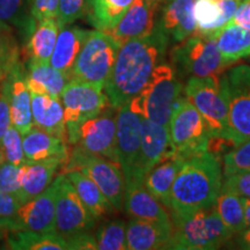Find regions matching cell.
Returning <instances> with one entry per match:
<instances>
[{"instance_id":"1","label":"cell","mask_w":250,"mask_h":250,"mask_svg":"<svg viewBox=\"0 0 250 250\" xmlns=\"http://www.w3.org/2000/svg\"><path fill=\"white\" fill-rule=\"evenodd\" d=\"M169 43L155 26L148 35L132 39L120 46L103 86L111 108L117 110L145 87L154 68L165 62Z\"/></svg>"},{"instance_id":"2","label":"cell","mask_w":250,"mask_h":250,"mask_svg":"<svg viewBox=\"0 0 250 250\" xmlns=\"http://www.w3.org/2000/svg\"><path fill=\"white\" fill-rule=\"evenodd\" d=\"M223 167L218 156L206 151L188 158L170 191L173 214H186L211 208L223 188Z\"/></svg>"},{"instance_id":"3","label":"cell","mask_w":250,"mask_h":250,"mask_svg":"<svg viewBox=\"0 0 250 250\" xmlns=\"http://www.w3.org/2000/svg\"><path fill=\"white\" fill-rule=\"evenodd\" d=\"M170 219L173 232L166 249L214 250L234 237L221 221L214 205L191 213H171Z\"/></svg>"},{"instance_id":"4","label":"cell","mask_w":250,"mask_h":250,"mask_svg":"<svg viewBox=\"0 0 250 250\" xmlns=\"http://www.w3.org/2000/svg\"><path fill=\"white\" fill-rule=\"evenodd\" d=\"M182 90V81L173 65L162 62L154 68L145 87L126 104L142 117L168 127Z\"/></svg>"},{"instance_id":"5","label":"cell","mask_w":250,"mask_h":250,"mask_svg":"<svg viewBox=\"0 0 250 250\" xmlns=\"http://www.w3.org/2000/svg\"><path fill=\"white\" fill-rule=\"evenodd\" d=\"M170 64L181 79L220 78L232 65L220 55L214 39L197 33L170 50Z\"/></svg>"},{"instance_id":"6","label":"cell","mask_w":250,"mask_h":250,"mask_svg":"<svg viewBox=\"0 0 250 250\" xmlns=\"http://www.w3.org/2000/svg\"><path fill=\"white\" fill-rule=\"evenodd\" d=\"M220 78H189L183 92L204 118L211 136L229 140L228 103Z\"/></svg>"},{"instance_id":"7","label":"cell","mask_w":250,"mask_h":250,"mask_svg":"<svg viewBox=\"0 0 250 250\" xmlns=\"http://www.w3.org/2000/svg\"><path fill=\"white\" fill-rule=\"evenodd\" d=\"M168 131L176 155L188 159L208 151L210 130L199 111L184 96H180L175 103Z\"/></svg>"},{"instance_id":"8","label":"cell","mask_w":250,"mask_h":250,"mask_svg":"<svg viewBox=\"0 0 250 250\" xmlns=\"http://www.w3.org/2000/svg\"><path fill=\"white\" fill-rule=\"evenodd\" d=\"M118 49L120 45L107 31H89L72 67L71 80L103 87L114 66Z\"/></svg>"},{"instance_id":"9","label":"cell","mask_w":250,"mask_h":250,"mask_svg":"<svg viewBox=\"0 0 250 250\" xmlns=\"http://www.w3.org/2000/svg\"><path fill=\"white\" fill-rule=\"evenodd\" d=\"M220 81L228 103L229 140L236 146L250 139V66L227 68Z\"/></svg>"},{"instance_id":"10","label":"cell","mask_w":250,"mask_h":250,"mask_svg":"<svg viewBox=\"0 0 250 250\" xmlns=\"http://www.w3.org/2000/svg\"><path fill=\"white\" fill-rule=\"evenodd\" d=\"M64 171L78 170L100 188L116 211L123 208L125 179L118 162L98 155H90L73 148L68 153Z\"/></svg>"},{"instance_id":"11","label":"cell","mask_w":250,"mask_h":250,"mask_svg":"<svg viewBox=\"0 0 250 250\" xmlns=\"http://www.w3.org/2000/svg\"><path fill=\"white\" fill-rule=\"evenodd\" d=\"M116 109L108 105L98 116L83 122L67 134V144L78 151L118 162Z\"/></svg>"},{"instance_id":"12","label":"cell","mask_w":250,"mask_h":250,"mask_svg":"<svg viewBox=\"0 0 250 250\" xmlns=\"http://www.w3.org/2000/svg\"><path fill=\"white\" fill-rule=\"evenodd\" d=\"M55 196V230L64 239L77 234L92 232L96 220L81 202L74 187L65 174L54 180Z\"/></svg>"},{"instance_id":"13","label":"cell","mask_w":250,"mask_h":250,"mask_svg":"<svg viewBox=\"0 0 250 250\" xmlns=\"http://www.w3.org/2000/svg\"><path fill=\"white\" fill-rule=\"evenodd\" d=\"M67 134L83 122L98 116L108 107V99L103 87L79 80H70L61 94Z\"/></svg>"},{"instance_id":"14","label":"cell","mask_w":250,"mask_h":250,"mask_svg":"<svg viewBox=\"0 0 250 250\" xmlns=\"http://www.w3.org/2000/svg\"><path fill=\"white\" fill-rule=\"evenodd\" d=\"M55 196L56 188L52 181L44 191L21 205L13 215L0 220V229L56 232Z\"/></svg>"},{"instance_id":"15","label":"cell","mask_w":250,"mask_h":250,"mask_svg":"<svg viewBox=\"0 0 250 250\" xmlns=\"http://www.w3.org/2000/svg\"><path fill=\"white\" fill-rule=\"evenodd\" d=\"M174 154L175 148L171 144L168 127L143 117L139 159L132 177L127 182L131 181L144 182L146 175L156 165L171 158Z\"/></svg>"},{"instance_id":"16","label":"cell","mask_w":250,"mask_h":250,"mask_svg":"<svg viewBox=\"0 0 250 250\" xmlns=\"http://www.w3.org/2000/svg\"><path fill=\"white\" fill-rule=\"evenodd\" d=\"M117 158L125 182L131 180L136 169L142 144V116L127 104L116 110Z\"/></svg>"},{"instance_id":"17","label":"cell","mask_w":250,"mask_h":250,"mask_svg":"<svg viewBox=\"0 0 250 250\" xmlns=\"http://www.w3.org/2000/svg\"><path fill=\"white\" fill-rule=\"evenodd\" d=\"M162 0H134L125 14L107 33L118 45L127 41L148 35L156 26Z\"/></svg>"},{"instance_id":"18","label":"cell","mask_w":250,"mask_h":250,"mask_svg":"<svg viewBox=\"0 0 250 250\" xmlns=\"http://www.w3.org/2000/svg\"><path fill=\"white\" fill-rule=\"evenodd\" d=\"M195 0H166L156 28L167 36L169 42L179 43L196 33L193 17Z\"/></svg>"},{"instance_id":"19","label":"cell","mask_w":250,"mask_h":250,"mask_svg":"<svg viewBox=\"0 0 250 250\" xmlns=\"http://www.w3.org/2000/svg\"><path fill=\"white\" fill-rule=\"evenodd\" d=\"M242 0H195L196 33L213 37L233 20Z\"/></svg>"},{"instance_id":"20","label":"cell","mask_w":250,"mask_h":250,"mask_svg":"<svg viewBox=\"0 0 250 250\" xmlns=\"http://www.w3.org/2000/svg\"><path fill=\"white\" fill-rule=\"evenodd\" d=\"M123 208L132 219L171 223L170 215L162 203L146 189L144 182L139 181L125 183Z\"/></svg>"},{"instance_id":"21","label":"cell","mask_w":250,"mask_h":250,"mask_svg":"<svg viewBox=\"0 0 250 250\" xmlns=\"http://www.w3.org/2000/svg\"><path fill=\"white\" fill-rule=\"evenodd\" d=\"M173 224L131 219L126 224V246L129 250L166 249Z\"/></svg>"},{"instance_id":"22","label":"cell","mask_w":250,"mask_h":250,"mask_svg":"<svg viewBox=\"0 0 250 250\" xmlns=\"http://www.w3.org/2000/svg\"><path fill=\"white\" fill-rule=\"evenodd\" d=\"M8 85L11 121L21 133L28 132L33 124L31 115V93L24 79L23 65L18 67L6 78Z\"/></svg>"},{"instance_id":"23","label":"cell","mask_w":250,"mask_h":250,"mask_svg":"<svg viewBox=\"0 0 250 250\" xmlns=\"http://www.w3.org/2000/svg\"><path fill=\"white\" fill-rule=\"evenodd\" d=\"M31 115L34 126L67 142L64 108L61 99L31 93Z\"/></svg>"},{"instance_id":"24","label":"cell","mask_w":250,"mask_h":250,"mask_svg":"<svg viewBox=\"0 0 250 250\" xmlns=\"http://www.w3.org/2000/svg\"><path fill=\"white\" fill-rule=\"evenodd\" d=\"M23 152L28 162H36L48 159H62L66 162L68 144L59 137L50 134L33 126L22 136Z\"/></svg>"},{"instance_id":"25","label":"cell","mask_w":250,"mask_h":250,"mask_svg":"<svg viewBox=\"0 0 250 250\" xmlns=\"http://www.w3.org/2000/svg\"><path fill=\"white\" fill-rule=\"evenodd\" d=\"M88 30L78 26H66L62 28L59 30L49 64L70 77L72 67L88 36Z\"/></svg>"},{"instance_id":"26","label":"cell","mask_w":250,"mask_h":250,"mask_svg":"<svg viewBox=\"0 0 250 250\" xmlns=\"http://www.w3.org/2000/svg\"><path fill=\"white\" fill-rule=\"evenodd\" d=\"M61 28L56 19H45L34 23L26 44V58L33 64H49Z\"/></svg>"},{"instance_id":"27","label":"cell","mask_w":250,"mask_h":250,"mask_svg":"<svg viewBox=\"0 0 250 250\" xmlns=\"http://www.w3.org/2000/svg\"><path fill=\"white\" fill-rule=\"evenodd\" d=\"M64 164V160L55 158L23 165L21 177V199L23 204L44 191L55 180V175L61 166Z\"/></svg>"},{"instance_id":"28","label":"cell","mask_w":250,"mask_h":250,"mask_svg":"<svg viewBox=\"0 0 250 250\" xmlns=\"http://www.w3.org/2000/svg\"><path fill=\"white\" fill-rule=\"evenodd\" d=\"M24 79L30 93L44 94L59 99L61 94L70 81V77L50 64L28 62L24 71Z\"/></svg>"},{"instance_id":"29","label":"cell","mask_w":250,"mask_h":250,"mask_svg":"<svg viewBox=\"0 0 250 250\" xmlns=\"http://www.w3.org/2000/svg\"><path fill=\"white\" fill-rule=\"evenodd\" d=\"M187 159L180 155H173L167 160L156 165L144 179L146 189L162 203L165 208H169L170 191L174 181Z\"/></svg>"},{"instance_id":"30","label":"cell","mask_w":250,"mask_h":250,"mask_svg":"<svg viewBox=\"0 0 250 250\" xmlns=\"http://www.w3.org/2000/svg\"><path fill=\"white\" fill-rule=\"evenodd\" d=\"M64 174L70 180L72 186L79 195L81 202L96 221L102 220L103 218L108 217L114 213V211H116L107 197L103 195L100 188L86 175L78 170H70Z\"/></svg>"},{"instance_id":"31","label":"cell","mask_w":250,"mask_h":250,"mask_svg":"<svg viewBox=\"0 0 250 250\" xmlns=\"http://www.w3.org/2000/svg\"><path fill=\"white\" fill-rule=\"evenodd\" d=\"M213 39L220 55L229 64L250 57V30L247 28L230 21Z\"/></svg>"},{"instance_id":"32","label":"cell","mask_w":250,"mask_h":250,"mask_svg":"<svg viewBox=\"0 0 250 250\" xmlns=\"http://www.w3.org/2000/svg\"><path fill=\"white\" fill-rule=\"evenodd\" d=\"M6 246L13 250H70L66 239L56 232L6 230Z\"/></svg>"},{"instance_id":"33","label":"cell","mask_w":250,"mask_h":250,"mask_svg":"<svg viewBox=\"0 0 250 250\" xmlns=\"http://www.w3.org/2000/svg\"><path fill=\"white\" fill-rule=\"evenodd\" d=\"M134 0H87L89 21L96 29L107 31L121 20Z\"/></svg>"},{"instance_id":"34","label":"cell","mask_w":250,"mask_h":250,"mask_svg":"<svg viewBox=\"0 0 250 250\" xmlns=\"http://www.w3.org/2000/svg\"><path fill=\"white\" fill-rule=\"evenodd\" d=\"M214 208L221 221L233 233V235H236L245 229V208L242 197L232 192L221 191L214 203Z\"/></svg>"},{"instance_id":"35","label":"cell","mask_w":250,"mask_h":250,"mask_svg":"<svg viewBox=\"0 0 250 250\" xmlns=\"http://www.w3.org/2000/svg\"><path fill=\"white\" fill-rule=\"evenodd\" d=\"M21 65V49L13 27L0 22V83Z\"/></svg>"},{"instance_id":"36","label":"cell","mask_w":250,"mask_h":250,"mask_svg":"<svg viewBox=\"0 0 250 250\" xmlns=\"http://www.w3.org/2000/svg\"><path fill=\"white\" fill-rule=\"evenodd\" d=\"M30 8L31 0H0V22L29 33L35 23Z\"/></svg>"},{"instance_id":"37","label":"cell","mask_w":250,"mask_h":250,"mask_svg":"<svg viewBox=\"0 0 250 250\" xmlns=\"http://www.w3.org/2000/svg\"><path fill=\"white\" fill-rule=\"evenodd\" d=\"M98 249L126 250V223L122 219H112L102 224L95 234Z\"/></svg>"},{"instance_id":"38","label":"cell","mask_w":250,"mask_h":250,"mask_svg":"<svg viewBox=\"0 0 250 250\" xmlns=\"http://www.w3.org/2000/svg\"><path fill=\"white\" fill-rule=\"evenodd\" d=\"M22 136L23 134L13 124L9 125L0 140V151L2 153L4 162L19 166V167L28 164L23 152Z\"/></svg>"},{"instance_id":"39","label":"cell","mask_w":250,"mask_h":250,"mask_svg":"<svg viewBox=\"0 0 250 250\" xmlns=\"http://www.w3.org/2000/svg\"><path fill=\"white\" fill-rule=\"evenodd\" d=\"M221 167L224 177L250 171V139L227 151L223 156Z\"/></svg>"},{"instance_id":"40","label":"cell","mask_w":250,"mask_h":250,"mask_svg":"<svg viewBox=\"0 0 250 250\" xmlns=\"http://www.w3.org/2000/svg\"><path fill=\"white\" fill-rule=\"evenodd\" d=\"M87 9V0H58L57 20L59 28L70 26L83 17Z\"/></svg>"},{"instance_id":"41","label":"cell","mask_w":250,"mask_h":250,"mask_svg":"<svg viewBox=\"0 0 250 250\" xmlns=\"http://www.w3.org/2000/svg\"><path fill=\"white\" fill-rule=\"evenodd\" d=\"M21 177H22V166L19 167L8 162H2L0 165V190L1 191L12 193L21 199Z\"/></svg>"},{"instance_id":"42","label":"cell","mask_w":250,"mask_h":250,"mask_svg":"<svg viewBox=\"0 0 250 250\" xmlns=\"http://www.w3.org/2000/svg\"><path fill=\"white\" fill-rule=\"evenodd\" d=\"M221 191L235 193L243 198H250V171L225 177Z\"/></svg>"},{"instance_id":"43","label":"cell","mask_w":250,"mask_h":250,"mask_svg":"<svg viewBox=\"0 0 250 250\" xmlns=\"http://www.w3.org/2000/svg\"><path fill=\"white\" fill-rule=\"evenodd\" d=\"M58 11V0H31L30 13L34 21L56 19Z\"/></svg>"},{"instance_id":"44","label":"cell","mask_w":250,"mask_h":250,"mask_svg":"<svg viewBox=\"0 0 250 250\" xmlns=\"http://www.w3.org/2000/svg\"><path fill=\"white\" fill-rule=\"evenodd\" d=\"M12 124L11 109H9L8 85L6 79L0 83V140Z\"/></svg>"},{"instance_id":"45","label":"cell","mask_w":250,"mask_h":250,"mask_svg":"<svg viewBox=\"0 0 250 250\" xmlns=\"http://www.w3.org/2000/svg\"><path fill=\"white\" fill-rule=\"evenodd\" d=\"M22 204L19 197L0 190V220L13 215Z\"/></svg>"},{"instance_id":"46","label":"cell","mask_w":250,"mask_h":250,"mask_svg":"<svg viewBox=\"0 0 250 250\" xmlns=\"http://www.w3.org/2000/svg\"><path fill=\"white\" fill-rule=\"evenodd\" d=\"M70 247V250H96L98 245H96L95 236L90 232H85L77 234V235L71 236L66 239Z\"/></svg>"},{"instance_id":"47","label":"cell","mask_w":250,"mask_h":250,"mask_svg":"<svg viewBox=\"0 0 250 250\" xmlns=\"http://www.w3.org/2000/svg\"><path fill=\"white\" fill-rule=\"evenodd\" d=\"M232 21L250 30V0H242Z\"/></svg>"},{"instance_id":"48","label":"cell","mask_w":250,"mask_h":250,"mask_svg":"<svg viewBox=\"0 0 250 250\" xmlns=\"http://www.w3.org/2000/svg\"><path fill=\"white\" fill-rule=\"evenodd\" d=\"M235 245L237 248L240 249L250 250V227L246 228V229H243L242 232L236 234Z\"/></svg>"},{"instance_id":"49","label":"cell","mask_w":250,"mask_h":250,"mask_svg":"<svg viewBox=\"0 0 250 250\" xmlns=\"http://www.w3.org/2000/svg\"><path fill=\"white\" fill-rule=\"evenodd\" d=\"M243 208H245V225L246 228L250 227V198H243ZM245 228V229H246Z\"/></svg>"},{"instance_id":"50","label":"cell","mask_w":250,"mask_h":250,"mask_svg":"<svg viewBox=\"0 0 250 250\" xmlns=\"http://www.w3.org/2000/svg\"><path fill=\"white\" fill-rule=\"evenodd\" d=\"M2 162H4V158H2V153L0 151V165H1Z\"/></svg>"}]
</instances>
